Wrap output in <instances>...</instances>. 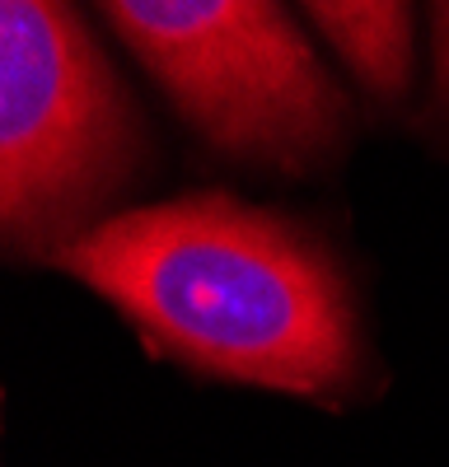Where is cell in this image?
I'll return each mask as SVG.
<instances>
[{
  "label": "cell",
  "instance_id": "2",
  "mask_svg": "<svg viewBox=\"0 0 449 467\" xmlns=\"http://www.w3.org/2000/svg\"><path fill=\"white\" fill-rule=\"evenodd\" d=\"M108 28L220 150L305 169L342 145L347 94L272 0H112Z\"/></svg>",
  "mask_w": 449,
  "mask_h": 467
},
{
  "label": "cell",
  "instance_id": "5",
  "mask_svg": "<svg viewBox=\"0 0 449 467\" xmlns=\"http://www.w3.org/2000/svg\"><path fill=\"white\" fill-rule=\"evenodd\" d=\"M435 43H440V75L449 80V5L435 10Z\"/></svg>",
  "mask_w": 449,
  "mask_h": 467
},
{
  "label": "cell",
  "instance_id": "3",
  "mask_svg": "<svg viewBox=\"0 0 449 467\" xmlns=\"http://www.w3.org/2000/svg\"><path fill=\"white\" fill-rule=\"evenodd\" d=\"M131 112L80 15L0 0V229H37L118 178Z\"/></svg>",
  "mask_w": 449,
  "mask_h": 467
},
{
  "label": "cell",
  "instance_id": "1",
  "mask_svg": "<svg viewBox=\"0 0 449 467\" xmlns=\"http://www.w3.org/2000/svg\"><path fill=\"white\" fill-rule=\"evenodd\" d=\"M52 262L202 374L295 398H342L360 379L356 304L328 248L239 197L193 192L108 215Z\"/></svg>",
  "mask_w": 449,
  "mask_h": 467
},
{
  "label": "cell",
  "instance_id": "4",
  "mask_svg": "<svg viewBox=\"0 0 449 467\" xmlns=\"http://www.w3.org/2000/svg\"><path fill=\"white\" fill-rule=\"evenodd\" d=\"M299 15L332 43V52L351 66V75L374 89V94H398L412 70V10L389 5V0H370V5H351V0H314Z\"/></svg>",
  "mask_w": 449,
  "mask_h": 467
}]
</instances>
